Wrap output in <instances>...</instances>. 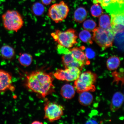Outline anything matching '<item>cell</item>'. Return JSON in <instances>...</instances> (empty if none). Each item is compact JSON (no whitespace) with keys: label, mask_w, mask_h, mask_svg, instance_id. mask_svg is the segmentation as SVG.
I'll return each instance as SVG.
<instances>
[{"label":"cell","mask_w":124,"mask_h":124,"mask_svg":"<svg viewBox=\"0 0 124 124\" xmlns=\"http://www.w3.org/2000/svg\"><path fill=\"white\" fill-rule=\"evenodd\" d=\"M79 38L83 42L92 44L93 43L92 38L89 31L84 30L79 34Z\"/></svg>","instance_id":"obj_23"},{"label":"cell","mask_w":124,"mask_h":124,"mask_svg":"<svg viewBox=\"0 0 124 124\" xmlns=\"http://www.w3.org/2000/svg\"><path fill=\"white\" fill-rule=\"evenodd\" d=\"M111 27L124 25V12L111 15Z\"/></svg>","instance_id":"obj_16"},{"label":"cell","mask_w":124,"mask_h":124,"mask_svg":"<svg viewBox=\"0 0 124 124\" xmlns=\"http://www.w3.org/2000/svg\"><path fill=\"white\" fill-rule=\"evenodd\" d=\"M87 12L84 8L80 7L75 10L74 18L76 22L81 23L85 21L87 16Z\"/></svg>","instance_id":"obj_17"},{"label":"cell","mask_w":124,"mask_h":124,"mask_svg":"<svg viewBox=\"0 0 124 124\" xmlns=\"http://www.w3.org/2000/svg\"><path fill=\"white\" fill-rule=\"evenodd\" d=\"M64 108L54 102H46L44 105V119L50 122L61 118L63 114Z\"/></svg>","instance_id":"obj_7"},{"label":"cell","mask_w":124,"mask_h":124,"mask_svg":"<svg viewBox=\"0 0 124 124\" xmlns=\"http://www.w3.org/2000/svg\"><path fill=\"white\" fill-rule=\"evenodd\" d=\"M99 25L103 29H111V19L109 15L105 14L101 15L99 18Z\"/></svg>","instance_id":"obj_18"},{"label":"cell","mask_w":124,"mask_h":124,"mask_svg":"<svg viewBox=\"0 0 124 124\" xmlns=\"http://www.w3.org/2000/svg\"><path fill=\"white\" fill-rule=\"evenodd\" d=\"M51 36L54 41L59 45L69 49L77 43V36L76 31L70 29L65 31L57 30L51 33Z\"/></svg>","instance_id":"obj_4"},{"label":"cell","mask_w":124,"mask_h":124,"mask_svg":"<svg viewBox=\"0 0 124 124\" xmlns=\"http://www.w3.org/2000/svg\"><path fill=\"white\" fill-rule=\"evenodd\" d=\"M120 63L118 57L114 56L108 59L106 63L107 68L110 70H114L118 68Z\"/></svg>","instance_id":"obj_20"},{"label":"cell","mask_w":124,"mask_h":124,"mask_svg":"<svg viewBox=\"0 0 124 124\" xmlns=\"http://www.w3.org/2000/svg\"><path fill=\"white\" fill-rule=\"evenodd\" d=\"M0 53L3 58L8 60L12 59L15 55L14 49L10 46H3L0 50Z\"/></svg>","instance_id":"obj_14"},{"label":"cell","mask_w":124,"mask_h":124,"mask_svg":"<svg viewBox=\"0 0 124 124\" xmlns=\"http://www.w3.org/2000/svg\"><path fill=\"white\" fill-rule=\"evenodd\" d=\"M54 78L44 71H33L26 77V85L30 90L45 98L54 92Z\"/></svg>","instance_id":"obj_1"},{"label":"cell","mask_w":124,"mask_h":124,"mask_svg":"<svg viewBox=\"0 0 124 124\" xmlns=\"http://www.w3.org/2000/svg\"><path fill=\"white\" fill-rule=\"evenodd\" d=\"M91 7V12L93 16L94 17L100 16L103 13V10L101 6L99 3H94Z\"/></svg>","instance_id":"obj_24"},{"label":"cell","mask_w":124,"mask_h":124,"mask_svg":"<svg viewBox=\"0 0 124 124\" xmlns=\"http://www.w3.org/2000/svg\"><path fill=\"white\" fill-rule=\"evenodd\" d=\"M112 3H117L120 4H124V0H111Z\"/></svg>","instance_id":"obj_29"},{"label":"cell","mask_w":124,"mask_h":124,"mask_svg":"<svg viewBox=\"0 0 124 124\" xmlns=\"http://www.w3.org/2000/svg\"><path fill=\"white\" fill-rule=\"evenodd\" d=\"M85 54L88 59H93L95 56V53L90 48H87L85 49Z\"/></svg>","instance_id":"obj_26"},{"label":"cell","mask_w":124,"mask_h":124,"mask_svg":"<svg viewBox=\"0 0 124 124\" xmlns=\"http://www.w3.org/2000/svg\"><path fill=\"white\" fill-rule=\"evenodd\" d=\"M93 32V40L103 50L112 46L114 35L111 29H105L98 27L96 28Z\"/></svg>","instance_id":"obj_5"},{"label":"cell","mask_w":124,"mask_h":124,"mask_svg":"<svg viewBox=\"0 0 124 124\" xmlns=\"http://www.w3.org/2000/svg\"><path fill=\"white\" fill-rule=\"evenodd\" d=\"M69 9L67 5L63 1L52 5L49 8L48 16L55 23H58L65 19Z\"/></svg>","instance_id":"obj_6"},{"label":"cell","mask_w":124,"mask_h":124,"mask_svg":"<svg viewBox=\"0 0 124 124\" xmlns=\"http://www.w3.org/2000/svg\"><path fill=\"white\" fill-rule=\"evenodd\" d=\"M11 74L3 70L0 69V92H4L8 89L14 90L12 85Z\"/></svg>","instance_id":"obj_9"},{"label":"cell","mask_w":124,"mask_h":124,"mask_svg":"<svg viewBox=\"0 0 124 124\" xmlns=\"http://www.w3.org/2000/svg\"><path fill=\"white\" fill-rule=\"evenodd\" d=\"M97 0L104 8L108 7L110 4L112 3L111 0Z\"/></svg>","instance_id":"obj_27"},{"label":"cell","mask_w":124,"mask_h":124,"mask_svg":"<svg viewBox=\"0 0 124 124\" xmlns=\"http://www.w3.org/2000/svg\"><path fill=\"white\" fill-rule=\"evenodd\" d=\"M32 11L34 15L37 16H41L45 12L44 5L39 2H36L32 5Z\"/></svg>","instance_id":"obj_21"},{"label":"cell","mask_w":124,"mask_h":124,"mask_svg":"<svg viewBox=\"0 0 124 124\" xmlns=\"http://www.w3.org/2000/svg\"><path fill=\"white\" fill-rule=\"evenodd\" d=\"M97 24L93 20L88 19L84 22L83 27L85 30L89 31H93L96 27Z\"/></svg>","instance_id":"obj_25"},{"label":"cell","mask_w":124,"mask_h":124,"mask_svg":"<svg viewBox=\"0 0 124 124\" xmlns=\"http://www.w3.org/2000/svg\"><path fill=\"white\" fill-rule=\"evenodd\" d=\"M124 100V95L122 93L116 92L113 95L111 101L110 105L111 111L115 112L119 109L123 103Z\"/></svg>","instance_id":"obj_12"},{"label":"cell","mask_w":124,"mask_h":124,"mask_svg":"<svg viewBox=\"0 0 124 124\" xmlns=\"http://www.w3.org/2000/svg\"><path fill=\"white\" fill-rule=\"evenodd\" d=\"M3 25L5 28L17 32L24 24V21L19 12L15 10H8L2 16Z\"/></svg>","instance_id":"obj_3"},{"label":"cell","mask_w":124,"mask_h":124,"mask_svg":"<svg viewBox=\"0 0 124 124\" xmlns=\"http://www.w3.org/2000/svg\"><path fill=\"white\" fill-rule=\"evenodd\" d=\"M124 32H117L114 34V38L116 46L121 50H124Z\"/></svg>","instance_id":"obj_22"},{"label":"cell","mask_w":124,"mask_h":124,"mask_svg":"<svg viewBox=\"0 0 124 124\" xmlns=\"http://www.w3.org/2000/svg\"><path fill=\"white\" fill-rule=\"evenodd\" d=\"M60 94L63 98L66 100H70L74 96L75 90L74 86L69 84L64 85L62 87Z\"/></svg>","instance_id":"obj_13"},{"label":"cell","mask_w":124,"mask_h":124,"mask_svg":"<svg viewBox=\"0 0 124 124\" xmlns=\"http://www.w3.org/2000/svg\"><path fill=\"white\" fill-rule=\"evenodd\" d=\"M81 74V70L78 68L72 67L65 70L57 69L54 75L59 80L70 82L75 81Z\"/></svg>","instance_id":"obj_8"},{"label":"cell","mask_w":124,"mask_h":124,"mask_svg":"<svg viewBox=\"0 0 124 124\" xmlns=\"http://www.w3.org/2000/svg\"><path fill=\"white\" fill-rule=\"evenodd\" d=\"M62 62L65 69L75 67L81 70L84 66L83 63L74 58L70 52L67 54H63L62 57Z\"/></svg>","instance_id":"obj_10"},{"label":"cell","mask_w":124,"mask_h":124,"mask_svg":"<svg viewBox=\"0 0 124 124\" xmlns=\"http://www.w3.org/2000/svg\"><path fill=\"white\" fill-rule=\"evenodd\" d=\"M42 3L44 5L48 6L52 3V0H41Z\"/></svg>","instance_id":"obj_28"},{"label":"cell","mask_w":124,"mask_h":124,"mask_svg":"<svg viewBox=\"0 0 124 124\" xmlns=\"http://www.w3.org/2000/svg\"><path fill=\"white\" fill-rule=\"evenodd\" d=\"M97 76L91 71H86L80 74L74 82V87L77 93H80L84 91H94V85Z\"/></svg>","instance_id":"obj_2"},{"label":"cell","mask_w":124,"mask_h":124,"mask_svg":"<svg viewBox=\"0 0 124 124\" xmlns=\"http://www.w3.org/2000/svg\"><path fill=\"white\" fill-rule=\"evenodd\" d=\"M18 60L22 66L28 67L31 64L33 60V57L30 54L23 53L20 54Z\"/></svg>","instance_id":"obj_19"},{"label":"cell","mask_w":124,"mask_h":124,"mask_svg":"<svg viewBox=\"0 0 124 124\" xmlns=\"http://www.w3.org/2000/svg\"><path fill=\"white\" fill-rule=\"evenodd\" d=\"M32 124H43L42 122H41L39 121H34L32 123Z\"/></svg>","instance_id":"obj_30"},{"label":"cell","mask_w":124,"mask_h":124,"mask_svg":"<svg viewBox=\"0 0 124 124\" xmlns=\"http://www.w3.org/2000/svg\"><path fill=\"white\" fill-rule=\"evenodd\" d=\"M78 101L80 104L84 106H88L92 103L93 97L89 91H84L80 93Z\"/></svg>","instance_id":"obj_15"},{"label":"cell","mask_w":124,"mask_h":124,"mask_svg":"<svg viewBox=\"0 0 124 124\" xmlns=\"http://www.w3.org/2000/svg\"><path fill=\"white\" fill-rule=\"evenodd\" d=\"M85 47L82 46L80 47H75L72 49H70L71 53L73 56L78 61L81 62L84 65H89L90 62L86 56L83 50H84Z\"/></svg>","instance_id":"obj_11"}]
</instances>
